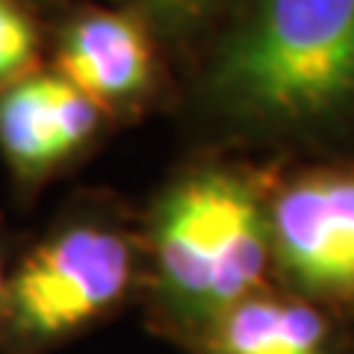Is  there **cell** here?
I'll return each mask as SVG.
<instances>
[{"mask_svg": "<svg viewBox=\"0 0 354 354\" xmlns=\"http://www.w3.org/2000/svg\"><path fill=\"white\" fill-rule=\"evenodd\" d=\"M221 86L263 118L301 121L354 101V0H266Z\"/></svg>", "mask_w": 354, "mask_h": 354, "instance_id": "cell-1", "label": "cell"}, {"mask_svg": "<svg viewBox=\"0 0 354 354\" xmlns=\"http://www.w3.org/2000/svg\"><path fill=\"white\" fill-rule=\"evenodd\" d=\"M225 180L227 177L216 174L183 183L165 204L157 225V260L169 307L177 319L201 330L209 322V278Z\"/></svg>", "mask_w": 354, "mask_h": 354, "instance_id": "cell-5", "label": "cell"}, {"mask_svg": "<svg viewBox=\"0 0 354 354\" xmlns=\"http://www.w3.org/2000/svg\"><path fill=\"white\" fill-rule=\"evenodd\" d=\"M269 239L307 292L354 295V174L319 171L290 183L274 201Z\"/></svg>", "mask_w": 354, "mask_h": 354, "instance_id": "cell-3", "label": "cell"}, {"mask_svg": "<svg viewBox=\"0 0 354 354\" xmlns=\"http://www.w3.org/2000/svg\"><path fill=\"white\" fill-rule=\"evenodd\" d=\"M153 3H160L165 9H174V12H192V9L204 6L207 0H153Z\"/></svg>", "mask_w": 354, "mask_h": 354, "instance_id": "cell-10", "label": "cell"}, {"mask_svg": "<svg viewBox=\"0 0 354 354\" xmlns=\"http://www.w3.org/2000/svg\"><path fill=\"white\" fill-rule=\"evenodd\" d=\"M36 27L18 0H0V86L18 80L36 57Z\"/></svg>", "mask_w": 354, "mask_h": 354, "instance_id": "cell-9", "label": "cell"}, {"mask_svg": "<svg viewBox=\"0 0 354 354\" xmlns=\"http://www.w3.org/2000/svg\"><path fill=\"white\" fill-rule=\"evenodd\" d=\"M133 278L127 242L101 227H68L32 248L6 281L3 313L21 351L50 346L115 307Z\"/></svg>", "mask_w": 354, "mask_h": 354, "instance_id": "cell-2", "label": "cell"}, {"mask_svg": "<svg viewBox=\"0 0 354 354\" xmlns=\"http://www.w3.org/2000/svg\"><path fill=\"white\" fill-rule=\"evenodd\" d=\"M59 77L88 95L97 106L124 101L151 77V44L136 21L115 12L80 18L65 32Z\"/></svg>", "mask_w": 354, "mask_h": 354, "instance_id": "cell-6", "label": "cell"}, {"mask_svg": "<svg viewBox=\"0 0 354 354\" xmlns=\"http://www.w3.org/2000/svg\"><path fill=\"white\" fill-rule=\"evenodd\" d=\"M3 292H6V272H3V260H0V307H3Z\"/></svg>", "mask_w": 354, "mask_h": 354, "instance_id": "cell-11", "label": "cell"}, {"mask_svg": "<svg viewBox=\"0 0 354 354\" xmlns=\"http://www.w3.org/2000/svg\"><path fill=\"white\" fill-rule=\"evenodd\" d=\"M269 248V225H266L257 201L245 192V186H239L236 180H225L213 278H209V322L227 307L257 292Z\"/></svg>", "mask_w": 354, "mask_h": 354, "instance_id": "cell-8", "label": "cell"}, {"mask_svg": "<svg viewBox=\"0 0 354 354\" xmlns=\"http://www.w3.org/2000/svg\"><path fill=\"white\" fill-rule=\"evenodd\" d=\"M204 354H330L334 337L325 313L292 298L248 295L209 322Z\"/></svg>", "mask_w": 354, "mask_h": 354, "instance_id": "cell-7", "label": "cell"}, {"mask_svg": "<svg viewBox=\"0 0 354 354\" xmlns=\"http://www.w3.org/2000/svg\"><path fill=\"white\" fill-rule=\"evenodd\" d=\"M97 113L65 77H18L0 92V153L18 177L36 180L92 136Z\"/></svg>", "mask_w": 354, "mask_h": 354, "instance_id": "cell-4", "label": "cell"}]
</instances>
